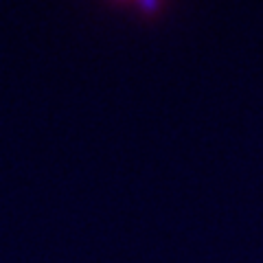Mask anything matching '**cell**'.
I'll list each match as a JSON object with an SVG mask.
<instances>
[{
  "mask_svg": "<svg viewBox=\"0 0 263 263\" xmlns=\"http://www.w3.org/2000/svg\"><path fill=\"white\" fill-rule=\"evenodd\" d=\"M105 3L112 5V7H125V9H132L145 20H156L167 11L171 0H105Z\"/></svg>",
  "mask_w": 263,
  "mask_h": 263,
  "instance_id": "obj_1",
  "label": "cell"
}]
</instances>
